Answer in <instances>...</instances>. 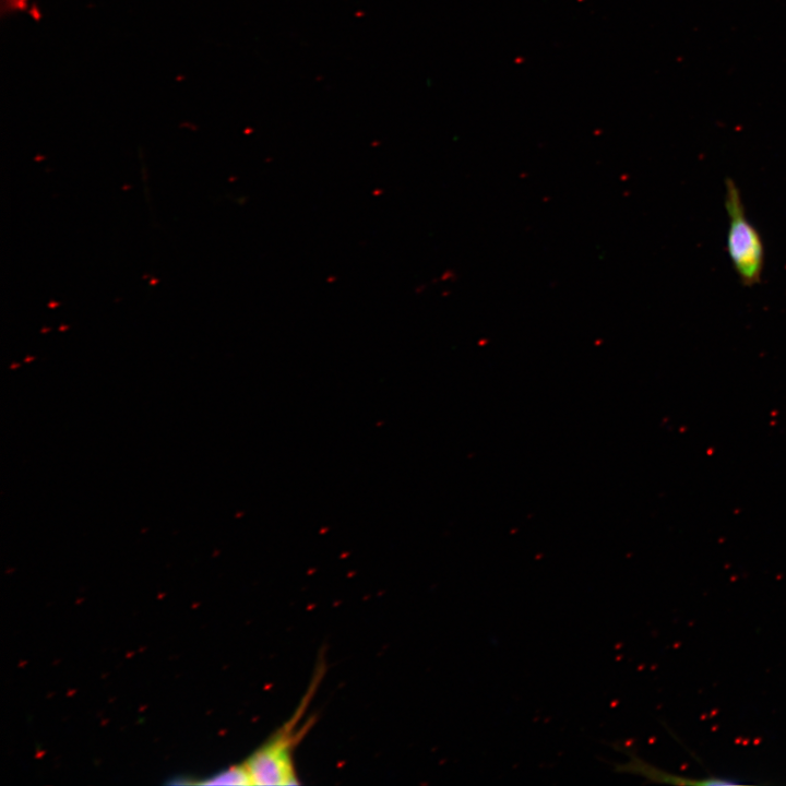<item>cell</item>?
<instances>
[{
    "label": "cell",
    "mask_w": 786,
    "mask_h": 786,
    "mask_svg": "<svg viewBox=\"0 0 786 786\" xmlns=\"http://www.w3.org/2000/svg\"><path fill=\"white\" fill-rule=\"evenodd\" d=\"M201 785H252L246 764L234 765L200 782Z\"/></svg>",
    "instance_id": "obj_4"
},
{
    "label": "cell",
    "mask_w": 786,
    "mask_h": 786,
    "mask_svg": "<svg viewBox=\"0 0 786 786\" xmlns=\"http://www.w3.org/2000/svg\"><path fill=\"white\" fill-rule=\"evenodd\" d=\"M308 699L300 708L270 739L245 762L252 785H295L298 783L293 751L305 734L298 728Z\"/></svg>",
    "instance_id": "obj_2"
},
{
    "label": "cell",
    "mask_w": 786,
    "mask_h": 786,
    "mask_svg": "<svg viewBox=\"0 0 786 786\" xmlns=\"http://www.w3.org/2000/svg\"><path fill=\"white\" fill-rule=\"evenodd\" d=\"M724 201L728 216L726 251L741 284L752 287L761 281L763 273V241L749 222L739 188L731 178L725 181Z\"/></svg>",
    "instance_id": "obj_1"
},
{
    "label": "cell",
    "mask_w": 786,
    "mask_h": 786,
    "mask_svg": "<svg viewBox=\"0 0 786 786\" xmlns=\"http://www.w3.org/2000/svg\"><path fill=\"white\" fill-rule=\"evenodd\" d=\"M614 771L618 773L634 774L644 777L652 783L674 784V785H737L741 784L730 777L707 776L703 778H690L687 776L676 775L666 772L641 758L630 754L628 761L622 763H614Z\"/></svg>",
    "instance_id": "obj_3"
}]
</instances>
